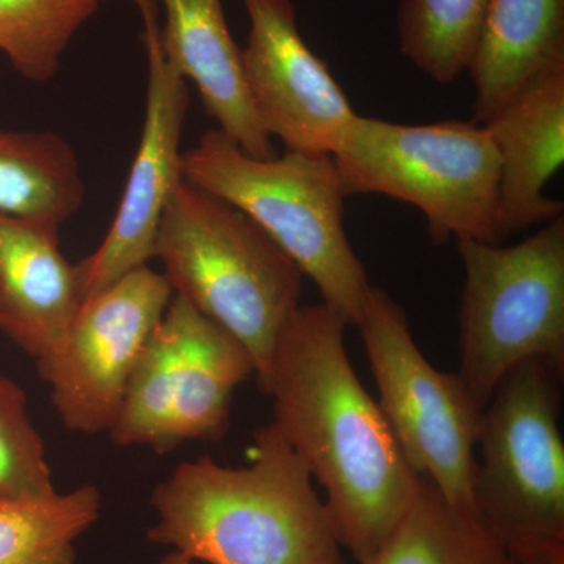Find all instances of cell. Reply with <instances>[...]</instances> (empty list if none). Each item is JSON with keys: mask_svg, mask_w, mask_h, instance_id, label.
I'll return each mask as SVG.
<instances>
[{"mask_svg": "<svg viewBox=\"0 0 564 564\" xmlns=\"http://www.w3.org/2000/svg\"><path fill=\"white\" fill-rule=\"evenodd\" d=\"M563 373L543 358L519 362L481 410L474 502L502 545L564 538Z\"/></svg>", "mask_w": 564, "mask_h": 564, "instance_id": "52a82bcc", "label": "cell"}, {"mask_svg": "<svg viewBox=\"0 0 564 564\" xmlns=\"http://www.w3.org/2000/svg\"><path fill=\"white\" fill-rule=\"evenodd\" d=\"M141 18L148 58L143 131L109 232L95 252L77 263L85 300L132 270L150 265L163 210L182 180L187 82L163 55L159 13Z\"/></svg>", "mask_w": 564, "mask_h": 564, "instance_id": "8fae6325", "label": "cell"}, {"mask_svg": "<svg viewBox=\"0 0 564 564\" xmlns=\"http://www.w3.org/2000/svg\"><path fill=\"white\" fill-rule=\"evenodd\" d=\"M165 10L163 55L199 93L218 129L254 159L276 155L252 107L243 55L226 22L221 0H158Z\"/></svg>", "mask_w": 564, "mask_h": 564, "instance_id": "9a60e30c", "label": "cell"}, {"mask_svg": "<svg viewBox=\"0 0 564 564\" xmlns=\"http://www.w3.org/2000/svg\"><path fill=\"white\" fill-rule=\"evenodd\" d=\"M172 299L163 274L143 265L85 300L62 343L36 361L66 430L109 433L141 351Z\"/></svg>", "mask_w": 564, "mask_h": 564, "instance_id": "30bf717a", "label": "cell"}, {"mask_svg": "<svg viewBox=\"0 0 564 564\" xmlns=\"http://www.w3.org/2000/svg\"><path fill=\"white\" fill-rule=\"evenodd\" d=\"M159 564H199L198 562H195V560L188 558V556H185L184 554H181V552L172 551L169 555L165 556V558H162V562Z\"/></svg>", "mask_w": 564, "mask_h": 564, "instance_id": "d4e9b609", "label": "cell"}, {"mask_svg": "<svg viewBox=\"0 0 564 564\" xmlns=\"http://www.w3.org/2000/svg\"><path fill=\"white\" fill-rule=\"evenodd\" d=\"M500 159V221L507 236L564 214L545 196L564 163V62L541 70L485 122Z\"/></svg>", "mask_w": 564, "mask_h": 564, "instance_id": "4fadbf2b", "label": "cell"}, {"mask_svg": "<svg viewBox=\"0 0 564 564\" xmlns=\"http://www.w3.org/2000/svg\"><path fill=\"white\" fill-rule=\"evenodd\" d=\"M502 547L508 564H564V538H534Z\"/></svg>", "mask_w": 564, "mask_h": 564, "instance_id": "603a6c76", "label": "cell"}, {"mask_svg": "<svg viewBox=\"0 0 564 564\" xmlns=\"http://www.w3.org/2000/svg\"><path fill=\"white\" fill-rule=\"evenodd\" d=\"M361 564H508L484 522L456 513L429 478L388 541Z\"/></svg>", "mask_w": 564, "mask_h": 564, "instance_id": "d6986e66", "label": "cell"}, {"mask_svg": "<svg viewBox=\"0 0 564 564\" xmlns=\"http://www.w3.org/2000/svg\"><path fill=\"white\" fill-rule=\"evenodd\" d=\"M254 361L232 334L173 295L141 351L111 443L169 452L191 441H217L231 417L234 392Z\"/></svg>", "mask_w": 564, "mask_h": 564, "instance_id": "ba28073f", "label": "cell"}, {"mask_svg": "<svg viewBox=\"0 0 564 564\" xmlns=\"http://www.w3.org/2000/svg\"><path fill=\"white\" fill-rule=\"evenodd\" d=\"M84 196L79 158L62 135L0 129V215L61 228Z\"/></svg>", "mask_w": 564, "mask_h": 564, "instance_id": "e0dca14e", "label": "cell"}, {"mask_svg": "<svg viewBox=\"0 0 564 564\" xmlns=\"http://www.w3.org/2000/svg\"><path fill=\"white\" fill-rule=\"evenodd\" d=\"M245 79L259 121L285 151L333 155L355 120L347 95L300 33L292 0H242Z\"/></svg>", "mask_w": 564, "mask_h": 564, "instance_id": "7c38bea8", "label": "cell"}, {"mask_svg": "<svg viewBox=\"0 0 564 564\" xmlns=\"http://www.w3.org/2000/svg\"><path fill=\"white\" fill-rule=\"evenodd\" d=\"M98 7L99 0H0V52L24 79L51 80Z\"/></svg>", "mask_w": 564, "mask_h": 564, "instance_id": "44dd1931", "label": "cell"}, {"mask_svg": "<svg viewBox=\"0 0 564 564\" xmlns=\"http://www.w3.org/2000/svg\"><path fill=\"white\" fill-rule=\"evenodd\" d=\"M343 315L299 306L261 388L273 423L326 494L340 545L359 564L388 541L421 486L380 404L352 370Z\"/></svg>", "mask_w": 564, "mask_h": 564, "instance_id": "6da1fadb", "label": "cell"}, {"mask_svg": "<svg viewBox=\"0 0 564 564\" xmlns=\"http://www.w3.org/2000/svg\"><path fill=\"white\" fill-rule=\"evenodd\" d=\"M456 245L464 267L458 375L484 410L519 362L543 358L564 370V214L511 247Z\"/></svg>", "mask_w": 564, "mask_h": 564, "instance_id": "8992f818", "label": "cell"}, {"mask_svg": "<svg viewBox=\"0 0 564 564\" xmlns=\"http://www.w3.org/2000/svg\"><path fill=\"white\" fill-rule=\"evenodd\" d=\"M57 491L46 447L20 386L0 370V497H36Z\"/></svg>", "mask_w": 564, "mask_h": 564, "instance_id": "7402d4cb", "label": "cell"}, {"mask_svg": "<svg viewBox=\"0 0 564 564\" xmlns=\"http://www.w3.org/2000/svg\"><path fill=\"white\" fill-rule=\"evenodd\" d=\"M564 62V0H491L470 61L474 118L485 124L522 85Z\"/></svg>", "mask_w": 564, "mask_h": 564, "instance_id": "2e32d148", "label": "cell"}, {"mask_svg": "<svg viewBox=\"0 0 564 564\" xmlns=\"http://www.w3.org/2000/svg\"><path fill=\"white\" fill-rule=\"evenodd\" d=\"M154 258L173 295L247 348L261 384L300 306L304 274L296 263L242 210L184 177L163 210Z\"/></svg>", "mask_w": 564, "mask_h": 564, "instance_id": "3957f363", "label": "cell"}, {"mask_svg": "<svg viewBox=\"0 0 564 564\" xmlns=\"http://www.w3.org/2000/svg\"><path fill=\"white\" fill-rule=\"evenodd\" d=\"M151 507V543L199 564H344L328 508L273 422L256 432L248 466L181 463Z\"/></svg>", "mask_w": 564, "mask_h": 564, "instance_id": "7a4b0ae2", "label": "cell"}, {"mask_svg": "<svg viewBox=\"0 0 564 564\" xmlns=\"http://www.w3.org/2000/svg\"><path fill=\"white\" fill-rule=\"evenodd\" d=\"M182 177L251 218L351 326L370 285L345 231V193L333 155L285 151L254 159L220 129L182 152Z\"/></svg>", "mask_w": 564, "mask_h": 564, "instance_id": "277c9868", "label": "cell"}, {"mask_svg": "<svg viewBox=\"0 0 564 564\" xmlns=\"http://www.w3.org/2000/svg\"><path fill=\"white\" fill-rule=\"evenodd\" d=\"M132 2H133V6H135L137 9H139L141 17H144V14H150V13H159L158 0H132Z\"/></svg>", "mask_w": 564, "mask_h": 564, "instance_id": "cb8c5ba5", "label": "cell"}, {"mask_svg": "<svg viewBox=\"0 0 564 564\" xmlns=\"http://www.w3.org/2000/svg\"><path fill=\"white\" fill-rule=\"evenodd\" d=\"M84 302L57 226L0 215V332L39 361L62 343Z\"/></svg>", "mask_w": 564, "mask_h": 564, "instance_id": "5bb4252c", "label": "cell"}, {"mask_svg": "<svg viewBox=\"0 0 564 564\" xmlns=\"http://www.w3.org/2000/svg\"><path fill=\"white\" fill-rule=\"evenodd\" d=\"M358 328L378 404L411 467L456 513L480 521L474 470L481 410L462 378L433 367L415 344L402 306L383 289L370 288Z\"/></svg>", "mask_w": 564, "mask_h": 564, "instance_id": "9c48e42d", "label": "cell"}, {"mask_svg": "<svg viewBox=\"0 0 564 564\" xmlns=\"http://www.w3.org/2000/svg\"><path fill=\"white\" fill-rule=\"evenodd\" d=\"M101 507V492L93 485L0 497V564H76L77 540L98 521Z\"/></svg>", "mask_w": 564, "mask_h": 564, "instance_id": "ac0fdd59", "label": "cell"}, {"mask_svg": "<svg viewBox=\"0 0 564 564\" xmlns=\"http://www.w3.org/2000/svg\"><path fill=\"white\" fill-rule=\"evenodd\" d=\"M491 0H402L397 13L400 52L441 85L467 70Z\"/></svg>", "mask_w": 564, "mask_h": 564, "instance_id": "ffe728a7", "label": "cell"}, {"mask_svg": "<svg viewBox=\"0 0 564 564\" xmlns=\"http://www.w3.org/2000/svg\"><path fill=\"white\" fill-rule=\"evenodd\" d=\"M345 196H391L425 215L433 242L502 245L500 159L485 126L399 124L356 115L333 152Z\"/></svg>", "mask_w": 564, "mask_h": 564, "instance_id": "5b68a950", "label": "cell"}]
</instances>
